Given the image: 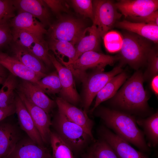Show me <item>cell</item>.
Listing matches in <instances>:
<instances>
[{"instance_id": "d590c367", "label": "cell", "mask_w": 158, "mask_h": 158, "mask_svg": "<svg viewBox=\"0 0 158 158\" xmlns=\"http://www.w3.org/2000/svg\"><path fill=\"white\" fill-rule=\"evenodd\" d=\"M13 0H0V24L9 23L16 16Z\"/></svg>"}, {"instance_id": "ee69618b", "label": "cell", "mask_w": 158, "mask_h": 158, "mask_svg": "<svg viewBox=\"0 0 158 158\" xmlns=\"http://www.w3.org/2000/svg\"><path fill=\"white\" fill-rule=\"evenodd\" d=\"M84 158H92L90 152Z\"/></svg>"}, {"instance_id": "74e56055", "label": "cell", "mask_w": 158, "mask_h": 158, "mask_svg": "<svg viewBox=\"0 0 158 158\" xmlns=\"http://www.w3.org/2000/svg\"><path fill=\"white\" fill-rule=\"evenodd\" d=\"M44 1L48 8L55 14L68 10L67 5L65 1L59 0H44Z\"/></svg>"}, {"instance_id": "9a60e30c", "label": "cell", "mask_w": 158, "mask_h": 158, "mask_svg": "<svg viewBox=\"0 0 158 158\" xmlns=\"http://www.w3.org/2000/svg\"><path fill=\"white\" fill-rule=\"evenodd\" d=\"M46 147L41 146L29 137L20 140L7 158H52Z\"/></svg>"}, {"instance_id": "3957f363", "label": "cell", "mask_w": 158, "mask_h": 158, "mask_svg": "<svg viewBox=\"0 0 158 158\" xmlns=\"http://www.w3.org/2000/svg\"><path fill=\"white\" fill-rule=\"evenodd\" d=\"M120 50L122 63L138 70L147 63V57L152 49L151 41L135 33L128 32L123 36Z\"/></svg>"}, {"instance_id": "7c38bea8", "label": "cell", "mask_w": 158, "mask_h": 158, "mask_svg": "<svg viewBox=\"0 0 158 158\" xmlns=\"http://www.w3.org/2000/svg\"><path fill=\"white\" fill-rule=\"evenodd\" d=\"M17 93L31 115L44 143L50 142L52 123L49 114L32 103L21 92L17 91Z\"/></svg>"}, {"instance_id": "9c48e42d", "label": "cell", "mask_w": 158, "mask_h": 158, "mask_svg": "<svg viewBox=\"0 0 158 158\" xmlns=\"http://www.w3.org/2000/svg\"><path fill=\"white\" fill-rule=\"evenodd\" d=\"M49 56L59 75L61 87L59 93L60 97L75 106L80 102V98L76 89L72 72L60 63L54 54L49 53Z\"/></svg>"}, {"instance_id": "484cf974", "label": "cell", "mask_w": 158, "mask_h": 158, "mask_svg": "<svg viewBox=\"0 0 158 158\" xmlns=\"http://www.w3.org/2000/svg\"><path fill=\"white\" fill-rule=\"evenodd\" d=\"M136 121L137 124L143 128L149 142L148 146H157L158 143V111L146 118H136Z\"/></svg>"}, {"instance_id": "7402d4cb", "label": "cell", "mask_w": 158, "mask_h": 158, "mask_svg": "<svg viewBox=\"0 0 158 158\" xmlns=\"http://www.w3.org/2000/svg\"><path fill=\"white\" fill-rule=\"evenodd\" d=\"M116 25L118 27L135 33L154 43H158V25L126 20L118 21Z\"/></svg>"}, {"instance_id": "f1b7e54d", "label": "cell", "mask_w": 158, "mask_h": 158, "mask_svg": "<svg viewBox=\"0 0 158 158\" xmlns=\"http://www.w3.org/2000/svg\"><path fill=\"white\" fill-rule=\"evenodd\" d=\"M50 142L53 158H75L72 150L55 132L51 131Z\"/></svg>"}, {"instance_id": "1f68e13d", "label": "cell", "mask_w": 158, "mask_h": 158, "mask_svg": "<svg viewBox=\"0 0 158 158\" xmlns=\"http://www.w3.org/2000/svg\"><path fill=\"white\" fill-rule=\"evenodd\" d=\"M49 49L48 44L43 37L38 39L29 51L40 60L47 66H51L52 63L49 56Z\"/></svg>"}, {"instance_id": "4fadbf2b", "label": "cell", "mask_w": 158, "mask_h": 158, "mask_svg": "<svg viewBox=\"0 0 158 158\" xmlns=\"http://www.w3.org/2000/svg\"><path fill=\"white\" fill-rule=\"evenodd\" d=\"M55 102L59 111L70 121L80 126L92 139H94L92 132L94 123L87 116L86 112L60 97H57Z\"/></svg>"}, {"instance_id": "b9f144b4", "label": "cell", "mask_w": 158, "mask_h": 158, "mask_svg": "<svg viewBox=\"0 0 158 158\" xmlns=\"http://www.w3.org/2000/svg\"><path fill=\"white\" fill-rule=\"evenodd\" d=\"M6 68L0 64V77L6 78Z\"/></svg>"}, {"instance_id": "8d00e7d4", "label": "cell", "mask_w": 158, "mask_h": 158, "mask_svg": "<svg viewBox=\"0 0 158 158\" xmlns=\"http://www.w3.org/2000/svg\"><path fill=\"white\" fill-rule=\"evenodd\" d=\"M12 40L9 23L0 24V48Z\"/></svg>"}, {"instance_id": "30bf717a", "label": "cell", "mask_w": 158, "mask_h": 158, "mask_svg": "<svg viewBox=\"0 0 158 158\" xmlns=\"http://www.w3.org/2000/svg\"><path fill=\"white\" fill-rule=\"evenodd\" d=\"M98 133L101 138L111 146L118 158H149L145 153L136 150L105 126H101Z\"/></svg>"}, {"instance_id": "60d3db41", "label": "cell", "mask_w": 158, "mask_h": 158, "mask_svg": "<svg viewBox=\"0 0 158 158\" xmlns=\"http://www.w3.org/2000/svg\"><path fill=\"white\" fill-rule=\"evenodd\" d=\"M150 87L152 91L155 94L158 95V75L153 77L151 79Z\"/></svg>"}, {"instance_id": "7a4b0ae2", "label": "cell", "mask_w": 158, "mask_h": 158, "mask_svg": "<svg viewBox=\"0 0 158 158\" xmlns=\"http://www.w3.org/2000/svg\"><path fill=\"white\" fill-rule=\"evenodd\" d=\"M143 73L137 70L126 81L109 103L114 109L144 118L150 109L149 97L145 90Z\"/></svg>"}, {"instance_id": "52a82bcc", "label": "cell", "mask_w": 158, "mask_h": 158, "mask_svg": "<svg viewBox=\"0 0 158 158\" xmlns=\"http://www.w3.org/2000/svg\"><path fill=\"white\" fill-rule=\"evenodd\" d=\"M123 64L114 67L109 72H104V69H95L83 82V104L84 110L87 112L92 101L99 92L113 77L123 71Z\"/></svg>"}, {"instance_id": "ac0fdd59", "label": "cell", "mask_w": 158, "mask_h": 158, "mask_svg": "<svg viewBox=\"0 0 158 158\" xmlns=\"http://www.w3.org/2000/svg\"><path fill=\"white\" fill-rule=\"evenodd\" d=\"M0 121V158H7L20 140V133L13 124Z\"/></svg>"}, {"instance_id": "83f0119b", "label": "cell", "mask_w": 158, "mask_h": 158, "mask_svg": "<svg viewBox=\"0 0 158 158\" xmlns=\"http://www.w3.org/2000/svg\"><path fill=\"white\" fill-rule=\"evenodd\" d=\"M35 83L45 94H48L59 93L61 88L56 71L47 74Z\"/></svg>"}, {"instance_id": "277c9868", "label": "cell", "mask_w": 158, "mask_h": 158, "mask_svg": "<svg viewBox=\"0 0 158 158\" xmlns=\"http://www.w3.org/2000/svg\"><path fill=\"white\" fill-rule=\"evenodd\" d=\"M51 123L55 132L72 151L81 150L94 140L81 127L70 121L58 110Z\"/></svg>"}, {"instance_id": "f546056e", "label": "cell", "mask_w": 158, "mask_h": 158, "mask_svg": "<svg viewBox=\"0 0 158 158\" xmlns=\"http://www.w3.org/2000/svg\"><path fill=\"white\" fill-rule=\"evenodd\" d=\"M12 40L15 43L30 51L35 43L43 37H39L25 30L13 28L11 30Z\"/></svg>"}, {"instance_id": "5b68a950", "label": "cell", "mask_w": 158, "mask_h": 158, "mask_svg": "<svg viewBox=\"0 0 158 158\" xmlns=\"http://www.w3.org/2000/svg\"><path fill=\"white\" fill-rule=\"evenodd\" d=\"M119 59L120 56H110L90 51L83 53L71 63H61L70 69L74 76L83 82L87 75L86 73L87 70L104 69L107 65H112Z\"/></svg>"}, {"instance_id": "6da1fadb", "label": "cell", "mask_w": 158, "mask_h": 158, "mask_svg": "<svg viewBox=\"0 0 158 158\" xmlns=\"http://www.w3.org/2000/svg\"><path fill=\"white\" fill-rule=\"evenodd\" d=\"M94 112L95 116L101 119L106 127L113 130L119 137L133 144L142 152L150 151L144 133L138 127L134 116L100 105Z\"/></svg>"}, {"instance_id": "f35d334b", "label": "cell", "mask_w": 158, "mask_h": 158, "mask_svg": "<svg viewBox=\"0 0 158 158\" xmlns=\"http://www.w3.org/2000/svg\"><path fill=\"white\" fill-rule=\"evenodd\" d=\"M130 19L134 20L135 22L142 23L158 25V11H156L145 16L135 17Z\"/></svg>"}, {"instance_id": "ba28073f", "label": "cell", "mask_w": 158, "mask_h": 158, "mask_svg": "<svg viewBox=\"0 0 158 158\" xmlns=\"http://www.w3.org/2000/svg\"><path fill=\"white\" fill-rule=\"evenodd\" d=\"M93 24L97 27L101 37L112 27L122 14L117 11L115 4L111 0L92 1Z\"/></svg>"}, {"instance_id": "8fae6325", "label": "cell", "mask_w": 158, "mask_h": 158, "mask_svg": "<svg viewBox=\"0 0 158 158\" xmlns=\"http://www.w3.org/2000/svg\"><path fill=\"white\" fill-rule=\"evenodd\" d=\"M126 18L130 19L147 16L157 11V0H121L115 4Z\"/></svg>"}, {"instance_id": "603a6c76", "label": "cell", "mask_w": 158, "mask_h": 158, "mask_svg": "<svg viewBox=\"0 0 158 158\" xmlns=\"http://www.w3.org/2000/svg\"><path fill=\"white\" fill-rule=\"evenodd\" d=\"M100 37L95 25L93 24L92 26L87 27L83 36L75 46L76 54L75 60L86 52H98L100 48Z\"/></svg>"}, {"instance_id": "e575fe53", "label": "cell", "mask_w": 158, "mask_h": 158, "mask_svg": "<svg viewBox=\"0 0 158 158\" xmlns=\"http://www.w3.org/2000/svg\"><path fill=\"white\" fill-rule=\"evenodd\" d=\"M71 2L77 13L84 17L90 18L93 21V13L92 0H72Z\"/></svg>"}, {"instance_id": "4dcf8cb0", "label": "cell", "mask_w": 158, "mask_h": 158, "mask_svg": "<svg viewBox=\"0 0 158 158\" xmlns=\"http://www.w3.org/2000/svg\"><path fill=\"white\" fill-rule=\"evenodd\" d=\"M90 152L93 158H118L111 146L101 138L94 144Z\"/></svg>"}, {"instance_id": "ab89813d", "label": "cell", "mask_w": 158, "mask_h": 158, "mask_svg": "<svg viewBox=\"0 0 158 158\" xmlns=\"http://www.w3.org/2000/svg\"><path fill=\"white\" fill-rule=\"evenodd\" d=\"M15 113H16V108L15 102L6 107H0V121Z\"/></svg>"}, {"instance_id": "e0dca14e", "label": "cell", "mask_w": 158, "mask_h": 158, "mask_svg": "<svg viewBox=\"0 0 158 158\" xmlns=\"http://www.w3.org/2000/svg\"><path fill=\"white\" fill-rule=\"evenodd\" d=\"M13 5L19 12L28 13L35 17L44 26L49 24L50 14L48 7L41 0H13Z\"/></svg>"}, {"instance_id": "2e32d148", "label": "cell", "mask_w": 158, "mask_h": 158, "mask_svg": "<svg viewBox=\"0 0 158 158\" xmlns=\"http://www.w3.org/2000/svg\"><path fill=\"white\" fill-rule=\"evenodd\" d=\"M15 104L16 113L21 129L35 142L41 146H44V143L31 115L18 95H16Z\"/></svg>"}, {"instance_id": "836d02e7", "label": "cell", "mask_w": 158, "mask_h": 158, "mask_svg": "<svg viewBox=\"0 0 158 158\" xmlns=\"http://www.w3.org/2000/svg\"><path fill=\"white\" fill-rule=\"evenodd\" d=\"M146 64H147V68L143 74L145 81L158 75V53L157 49L153 48L150 52Z\"/></svg>"}, {"instance_id": "d4e9b609", "label": "cell", "mask_w": 158, "mask_h": 158, "mask_svg": "<svg viewBox=\"0 0 158 158\" xmlns=\"http://www.w3.org/2000/svg\"><path fill=\"white\" fill-rule=\"evenodd\" d=\"M48 44L49 49L53 51L59 62L64 61L65 58H67V62H65L67 63L75 60L76 50L75 45L72 43L66 41L49 39Z\"/></svg>"}, {"instance_id": "5bb4252c", "label": "cell", "mask_w": 158, "mask_h": 158, "mask_svg": "<svg viewBox=\"0 0 158 158\" xmlns=\"http://www.w3.org/2000/svg\"><path fill=\"white\" fill-rule=\"evenodd\" d=\"M18 91L23 94L32 103L49 114L56 104L35 83L23 80L19 85Z\"/></svg>"}, {"instance_id": "7bdbcfd3", "label": "cell", "mask_w": 158, "mask_h": 158, "mask_svg": "<svg viewBox=\"0 0 158 158\" xmlns=\"http://www.w3.org/2000/svg\"><path fill=\"white\" fill-rule=\"evenodd\" d=\"M6 78H5L0 77V85L3 83Z\"/></svg>"}, {"instance_id": "4316f807", "label": "cell", "mask_w": 158, "mask_h": 158, "mask_svg": "<svg viewBox=\"0 0 158 158\" xmlns=\"http://www.w3.org/2000/svg\"><path fill=\"white\" fill-rule=\"evenodd\" d=\"M17 86L16 76L10 73L0 89V107H6L14 103V91Z\"/></svg>"}, {"instance_id": "cb8c5ba5", "label": "cell", "mask_w": 158, "mask_h": 158, "mask_svg": "<svg viewBox=\"0 0 158 158\" xmlns=\"http://www.w3.org/2000/svg\"><path fill=\"white\" fill-rule=\"evenodd\" d=\"M128 77L126 73L122 72L111 78L97 94L94 106L90 112L92 113L102 102L112 98Z\"/></svg>"}, {"instance_id": "d6986e66", "label": "cell", "mask_w": 158, "mask_h": 158, "mask_svg": "<svg viewBox=\"0 0 158 158\" xmlns=\"http://www.w3.org/2000/svg\"><path fill=\"white\" fill-rule=\"evenodd\" d=\"M0 64L11 73L23 80L35 83L41 79L16 58L0 52Z\"/></svg>"}, {"instance_id": "ffe728a7", "label": "cell", "mask_w": 158, "mask_h": 158, "mask_svg": "<svg viewBox=\"0 0 158 158\" xmlns=\"http://www.w3.org/2000/svg\"><path fill=\"white\" fill-rule=\"evenodd\" d=\"M14 57L34 72L41 79L47 75L45 64L28 50L15 43L12 47Z\"/></svg>"}, {"instance_id": "44dd1931", "label": "cell", "mask_w": 158, "mask_h": 158, "mask_svg": "<svg viewBox=\"0 0 158 158\" xmlns=\"http://www.w3.org/2000/svg\"><path fill=\"white\" fill-rule=\"evenodd\" d=\"M10 27L27 31L35 35L43 37L47 34V31L44 25L31 14L26 12H19L10 20Z\"/></svg>"}, {"instance_id": "f6af8a7d", "label": "cell", "mask_w": 158, "mask_h": 158, "mask_svg": "<svg viewBox=\"0 0 158 158\" xmlns=\"http://www.w3.org/2000/svg\"><path fill=\"white\" fill-rule=\"evenodd\" d=\"M92 158H93V157L92 156Z\"/></svg>"}, {"instance_id": "8992f818", "label": "cell", "mask_w": 158, "mask_h": 158, "mask_svg": "<svg viewBox=\"0 0 158 158\" xmlns=\"http://www.w3.org/2000/svg\"><path fill=\"white\" fill-rule=\"evenodd\" d=\"M87 27L81 20L71 16H61L50 25L47 31L49 39L68 42L76 44Z\"/></svg>"}, {"instance_id": "d6a6232c", "label": "cell", "mask_w": 158, "mask_h": 158, "mask_svg": "<svg viewBox=\"0 0 158 158\" xmlns=\"http://www.w3.org/2000/svg\"><path fill=\"white\" fill-rule=\"evenodd\" d=\"M104 42L106 49L109 52L120 51L122 42V37L115 31L108 32L104 36Z\"/></svg>"}]
</instances>
